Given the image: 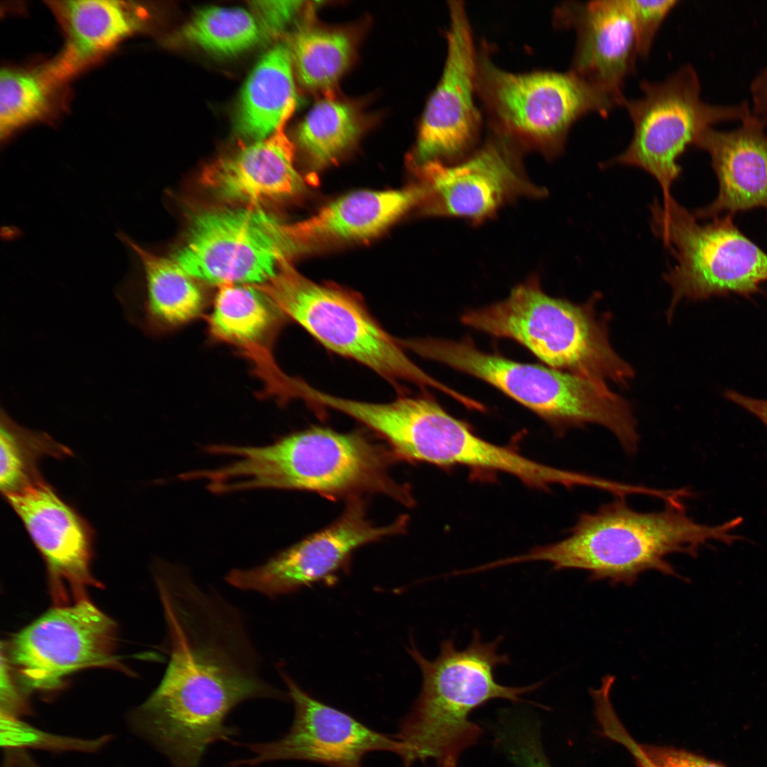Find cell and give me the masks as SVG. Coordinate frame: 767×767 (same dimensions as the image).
<instances>
[{
  "instance_id": "cell-31",
  "label": "cell",
  "mask_w": 767,
  "mask_h": 767,
  "mask_svg": "<svg viewBox=\"0 0 767 767\" xmlns=\"http://www.w3.org/2000/svg\"><path fill=\"white\" fill-rule=\"evenodd\" d=\"M1 746L6 751L26 749L50 751H80L94 753L110 740L109 735L84 739L60 736L38 729L19 717L1 712Z\"/></svg>"
},
{
  "instance_id": "cell-14",
  "label": "cell",
  "mask_w": 767,
  "mask_h": 767,
  "mask_svg": "<svg viewBox=\"0 0 767 767\" xmlns=\"http://www.w3.org/2000/svg\"><path fill=\"white\" fill-rule=\"evenodd\" d=\"M447 50L440 81L423 112L415 148L417 165L456 163L479 146L482 114L475 97L478 50L462 1H449Z\"/></svg>"
},
{
  "instance_id": "cell-17",
  "label": "cell",
  "mask_w": 767,
  "mask_h": 767,
  "mask_svg": "<svg viewBox=\"0 0 767 767\" xmlns=\"http://www.w3.org/2000/svg\"><path fill=\"white\" fill-rule=\"evenodd\" d=\"M5 497L44 560L55 600L87 598V589L99 584L91 572L93 535L86 521L43 479Z\"/></svg>"
},
{
  "instance_id": "cell-10",
  "label": "cell",
  "mask_w": 767,
  "mask_h": 767,
  "mask_svg": "<svg viewBox=\"0 0 767 767\" xmlns=\"http://www.w3.org/2000/svg\"><path fill=\"white\" fill-rule=\"evenodd\" d=\"M641 96L626 99L633 124L631 141L620 154L604 165H623L642 169L660 186L663 200L673 197L671 188L681 173L678 160L700 134L717 121L744 120L750 114L744 106L719 107L705 102L695 70L682 66L660 81L643 80Z\"/></svg>"
},
{
  "instance_id": "cell-16",
  "label": "cell",
  "mask_w": 767,
  "mask_h": 767,
  "mask_svg": "<svg viewBox=\"0 0 767 767\" xmlns=\"http://www.w3.org/2000/svg\"><path fill=\"white\" fill-rule=\"evenodd\" d=\"M294 705L289 731L270 742L245 744L251 758L229 767L253 766L281 760H300L327 767H364V756L376 751L398 754L403 759L405 745L396 737L377 732L337 708L304 691L283 669L278 668Z\"/></svg>"
},
{
  "instance_id": "cell-19",
  "label": "cell",
  "mask_w": 767,
  "mask_h": 767,
  "mask_svg": "<svg viewBox=\"0 0 767 767\" xmlns=\"http://www.w3.org/2000/svg\"><path fill=\"white\" fill-rule=\"evenodd\" d=\"M48 4L65 40L62 50L46 65L64 85L142 31L151 18L148 7L138 1L72 0Z\"/></svg>"
},
{
  "instance_id": "cell-3",
  "label": "cell",
  "mask_w": 767,
  "mask_h": 767,
  "mask_svg": "<svg viewBox=\"0 0 767 767\" xmlns=\"http://www.w3.org/2000/svg\"><path fill=\"white\" fill-rule=\"evenodd\" d=\"M665 504L661 511L641 512L617 498L581 513L564 539L507 557L506 563L544 561L555 570H582L592 580L630 585L648 570L678 577L666 559L670 555L695 556L710 541L731 545L742 538L731 533L741 517L709 526L694 521L683 504Z\"/></svg>"
},
{
  "instance_id": "cell-25",
  "label": "cell",
  "mask_w": 767,
  "mask_h": 767,
  "mask_svg": "<svg viewBox=\"0 0 767 767\" xmlns=\"http://www.w3.org/2000/svg\"><path fill=\"white\" fill-rule=\"evenodd\" d=\"M118 237L131 251L142 276L146 325L152 330L175 327L198 317L203 308L202 293L194 278L172 258L140 246L124 232Z\"/></svg>"
},
{
  "instance_id": "cell-37",
  "label": "cell",
  "mask_w": 767,
  "mask_h": 767,
  "mask_svg": "<svg viewBox=\"0 0 767 767\" xmlns=\"http://www.w3.org/2000/svg\"><path fill=\"white\" fill-rule=\"evenodd\" d=\"M724 396L755 415L767 427V400L754 398L734 390L726 391Z\"/></svg>"
},
{
  "instance_id": "cell-29",
  "label": "cell",
  "mask_w": 767,
  "mask_h": 767,
  "mask_svg": "<svg viewBox=\"0 0 767 767\" xmlns=\"http://www.w3.org/2000/svg\"><path fill=\"white\" fill-rule=\"evenodd\" d=\"M288 46L300 82L311 89H330L347 67L352 53L347 35L315 28L300 29Z\"/></svg>"
},
{
  "instance_id": "cell-9",
  "label": "cell",
  "mask_w": 767,
  "mask_h": 767,
  "mask_svg": "<svg viewBox=\"0 0 767 767\" xmlns=\"http://www.w3.org/2000/svg\"><path fill=\"white\" fill-rule=\"evenodd\" d=\"M255 285L286 317L329 350L367 366L391 383L406 381L450 392L413 362L399 341L349 295L311 281L290 263L266 283Z\"/></svg>"
},
{
  "instance_id": "cell-33",
  "label": "cell",
  "mask_w": 767,
  "mask_h": 767,
  "mask_svg": "<svg viewBox=\"0 0 767 767\" xmlns=\"http://www.w3.org/2000/svg\"><path fill=\"white\" fill-rule=\"evenodd\" d=\"M300 1H254L250 6L264 36L281 33L303 6Z\"/></svg>"
},
{
  "instance_id": "cell-23",
  "label": "cell",
  "mask_w": 767,
  "mask_h": 767,
  "mask_svg": "<svg viewBox=\"0 0 767 767\" xmlns=\"http://www.w3.org/2000/svg\"><path fill=\"white\" fill-rule=\"evenodd\" d=\"M425 195L423 185L398 190L353 192L313 216L292 223L293 234L303 249L320 241L369 238L423 202Z\"/></svg>"
},
{
  "instance_id": "cell-28",
  "label": "cell",
  "mask_w": 767,
  "mask_h": 767,
  "mask_svg": "<svg viewBox=\"0 0 767 767\" xmlns=\"http://www.w3.org/2000/svg\"><path fill=\"white\" fill-rule=\"evenodd\" d=\"M180 35L185 41L220 55L240 53L265 36L252 12L219 6L198 11L183 26Z\"/></svg>"
},
{
  "instance_id": "cell-11",
  "label": "cell",
  "mask_w": 767,
  "mask_h": 767,
  "mask_svg": "<svg viewBox=\"0 0 767 767\" xmlns=\"http://www.w3.org/2000/svg\"><path fill=\"white\" fill-rule=\"evenodd\" d=\"M302 250L292 223L254 205L197 213L172 259L192 278L212 284L260 285Z\"/></svg>"
},
{
  "instance_id": "cell-26",
  "label": "cell",
  "mask_w": 767,
  "mask_h": 767,
  "mask_svg": "<svg viewBox=\"0 0 767 767\" xmlns=\"http://www.w3.org/2000/svg\"><path fill=\"white\" fill-rule=\"evenodd\" d=\"M64 85L51 75L45 64L32 68H3L0 74L1 140L50 116L57 109Z\"/></svg>"
},
{
  "instance_id": "cell-38",
  "label": "cell",
  "mask_w": 767,
  "mask_h": 767,
  "mask_svg": "<svg viewBox=\"0 0 767 767\" xmlns=\"http://www.w3.org/2000/svg\"><path fill=\"white\" fill-rule=\"evenodd\" d=\"M753 93L757 111L767 117V68L756 79Z\"/></svg>"
},
{
  "instance_id": "cell-20",
  "label": "cell",
  "mask_w": 767,
  "mask_h": 767,
  "mask_svg": "<svg viewBox=\"0 0 767 767\" xmlns=\"http://www.w3.org/2000/svg\"><path fill=\"white\" fill-rule=\"evenodd\" d=\"M694 145L709 153L719 182L717 197L695 212L697 219L767 209V134L761 119L749 115L727 131L708 127Z\"/></svg>"
},
{
  "instance_id": "cell-36",
  "label": "cell",
  "mask_w": 767,
  "mask_h": 767,
  "mask_svg": "<svg viewBox=\"0 0 767 767\" xmlns=\"http://www.w3.org/2000/svg\"><path fill=\"white\" fill-rule=\"evenodd\" d=\"M9 662L1 654V712L19 717L29 714L31 709L12 679Z\"/></svg>"
},
{
  "instance_id": "cell-32",
  "label": "cell",
  "mask_w": 767,
  "mask_h": 767,
  "mask_svg": "<svg viewBox=\"0 0 767 767\" xmlns=\"http://www.w3.org/2000/svg\"><path fill=\"white\" fill-rule=\"evenodd\" d=\"M637 36L639 58H646L664 21L679 2L675 0H625Z\"/></svg>"
},
{
  "instance_id": "cell-30",
  "label": "cell",
  "mask_w": 767,
  "mask_h": 767,
  "mask_svg": "<svg viewBox=\"0 0 767 767\" xmlns=\"http://www.w3.org/2000/svg\"><path fill=\"white\" fill-rule=\"evenodd\" d=\"M361 123L349 104L332 99L318 102L298 130L303 150L317 167L335 161L359 138Z\"/></svg>"
},
{
  "instance_id": "cell-6",
  "label": "cell",
  "mask_w": 767,
  "mask_h": 767,
  "mask_svg": "<svg viewBox=\"0 0 767 767\" xmlns=\"http://www.w3.org/2000/svg\"><path fill=\"white\" fill-rule=\"evenodd\" d=\"M594 301L577 305L550 296L532 276L505 300L467 311L461 320L475 330L520 343L550 367L624 386L633 369L611 347Z\"/></svg>"
},
{
  "instance_id": "cell-13",
  "label": "cell",
  "mask_w": 767,
  "mask_h": 767,
  "mask_svg": "<svg viewBox=\"0 0 767 767\" xmlns=\"http://www.w3.org/2000/svg\"><path fill=\"white\" fill-rule=\"evenodd\" d=\"M524 152L510 138L490 130L482 144L456 163L418 165L426 189L423 201L433 214L477 224L518 199L544 197L546 189L526 172Z\"/></svg>"
},
{
  "instance_id": "cell-5",
  "label": "cell",
  "mask_w": 767,
  "mask_h": 767,
  "mask_svg": "<svg viewBox=\"0 0 767 767\" xmlns=\"http://www.w3.org/2000/svg\"><path fill=\"white\" fill-rule=\"evenodd\" d=\"M404 346L489 383L558 431L594 423L609 430L623 448L639 440L629 404L604 382L486 353L467 340L410 339Z\"/></svg>"
},
{
  "instance_id": "cell-2",
  "label": "cell",
  "mask_w": 767,
  "mask_h": 767,
  "mask_svg": "<svg viewBox=\"0 0 767 767\" xmlns=\"http://www.w3.org/2000/svg\"><path fill=\"white\" fill-rule=\"evenodd\" d=\"M205 450L234 458L220 467L198 472V479L214 494L288 489L354 499L375 493L404 504L412 502L408 488L389 474L392 455L358 433L312 427L267 445L217 444Z\"/></svg>"
},
{
  "instance_id": "cell-39",
  "label": "cell",
  "mask_w": 767,
  "mask_h": 767,
  "mask_svg": "<svg viewBox=\"0 0 767 767\" xmlns=\"http://www.w3.org/2000/svg\"><path fill=\"white\" fill-rule=\"evenodd\" d=\"M457 756L451 755L437 761L436 767H457Z\"/></svg>"
},
{
  "instance_id": "cell-1",
  "label": "cell",
  "mask_w": 767,
  "mask_h": 767,
  "mask_svg": "<svg viewBox=\"0 0 767 767\" xmlns=\"http://www.w3.org/2000/svg\"><path fill=\"white\" fill-rule=\"evenodd\" d=\"M154 577L166 626L168 662L156 689L132 713L138 733L172 762L200 763L231 741L230 712L254 699L285 700L268 682L244 614L182 565L159 561Z\"/></svg>"
},
{
  "instance_id": "cell-15",
  "label": "cell",
  "mask_w": 767,
  "mask_h": 767,
  "mask_svg": "<svg viewBox=\"0 0 767 767\" xmlns=\"http://www.w3.org/2000/svg\"><path fill=\"white\" fill-rule=\"evenodd\" d=\"M408 522L401 516L385 526L366 517L359 498L351 499L334 523L278 552L265 562L250 568L232 569L225 576L231 586L268 598L295 592L330 579L357 548L403 532Z\"/></svg>"
},
{
  "instance_id": "cell-8",
  "label": "cell",
  "mask_w": 767,
  "mask_h": 767,
  "mask_svg": "<svg viewBox=\"0 0 767 767\" xmlns=\"http://www.w3.org/2000/svg\"><path fill=\"white\" fill-rule=\"evenodd\" d=\"M653 233L675 264L664 275L672 289L669 312L683 299L736 293L749 298L767 281V254L734 224L731 214L705 224L671 197L651 206Z\"/></svg>"
},
{
  "instance_id": "cell-22",
  "label": "cell",
  "mask_w": 767,
  "mask_h": 767,
  "mask_svg": "<svg viewBox=\"0 0 767 767\" xmlns=\"http://www.w3.org/2000/svg\"><path fill=\"white\" fill-rule=\"evenodd\" d=\"M285 318L255 285L227 284L219 286L208 317V331L214 340L241 350L266 377L278 367L271 347Z\"/></svg>"
},
{
  "instance_id": "cell-7",
  "label": "cell",
  "mask_w": 767,
  "mask_h": 767,
  "mask_svg": "<svg viewBox=\"0 0 767 767\" xmlns=\"http://www.w3.org/2000/svg\"><path fill=\"white\" fill-rule=\"evenodd\" d=\"M485 43L477 53L476 90L489 129L524 151L552 160L562 153L574 124L589 114L606 117L616 99L571 72L515 73L497 66Z\"/></svg>"
},
{
  "instance_id": "cell-12",
  "label": "cell",
  "mask_w": 767,
  "mask_h": 767,
  "mask_svg": "<svg viewBox=\"0 0 767 767\" xmlns=\"http://www.w3.org/2000/svg\"><path fill=\"white\" fill-rule=\"evenodd\" d=\"M116 633L114 621L85 598L49 610L18 633L8 660L26 689L50 692L78 670L114 665Z\"/></svg>"
},
{
  "instance_id": "cell-27",
  "label": "cell",
  "mask_w": 767,
  "mask_h": 767,
  "mask_svg": "<svg viewBox=\"0 0 767 767\" xmlns=\"http://www.w3.org/2000/svg\"><path fill=\"white\" fill-rule=\"evenodd\" d=\"M72 452L43 432L25 428L1 410L0 488L6 496L43 479L38 462L44 457L63 459Z\"/></svg>"
},
{
  "instance_id": "cell-21",
  "label": "cell",
  "mask_w": 767,
  "mask_h": 767,
  "mask_svg": "<svg viewBox=\"0 0 767 767\" xmlns=\"http://www.w3.org/2000/svg\"><path fill=\"white\" fill-rule=\"evenodd\" d=\"M293 159V145L282 127L206 166L200 180L222 199L256 205L293 195L302 188Z\"/></svg>"
},
{
  "instance_id": "cell-18",
  "label": "cell",
  "mask_w": 767,
  "mask_h": 767,
  "mask_svg": "<svg viewBox=\"0 0 767 767\" xmlns=\"http://www.w3.org/2000/svg\"><path fill=\"white\" fill-rule=\"evenodd\" d=\"M553 21L575 33L570 70L623 107V87L639 57L626 1H563L555 8Z\"/></svg>"
},
{
  "instance_id": "cell-4",
  "label": "cell",
  "mask_w": 767,
  "mask_h": 767,
  "mask_svg": "<svg viewBox=\"0 0 767 767\" xmlns=\"http://www.w3.org/2000/svg\"><path fill=\"white\" fill-rule=\"evenodd\" d=\"M502 640L499 636L484 641L474 630L464 649L457 648L453 637L443 641L438 656L432 660L414 645L410 647L409 653L421 670L423 684L413 709L395 736L406 748L404 767L430 758L459 756L482 734L481 728L469 719L472 711L495 699L521 702L522 695L540 687V682L510 687L496 680V668L510 663L508 655L499 652Z\"/></svg>"
},
{
  "instance_id": "cell-24",
  "label": "cell",
  "mask_w": 767,
  "mask_h": 767,
  "mask_svg": "<svg viewBox=\"0 0 767 767\" xmlns=\"http://www.w3.org/2000/svg\"><path fill=\"white\" fill-rule=\"evenodd\" d=\"M293 68L290 48L283 43L258 62L239 101L235 128L240 136L257 141L284 127L297 102Z\"/></svg>"
},
{
  "instance_id": "cell-35",
  "label": "cell",
  "mask_w": 767,
  "mask_h": 767,
  "mask_svg": "<svg viewBox=\"0 0 767 767\" xmlns=\"http://www.w3.org/2000/svg\"><path fill=\"white\" fill-rule=\"evenodd\" d=\"M511 759L519 767H551L534 728L523 729L509 747Z\"/></svg>"
},
{
  "instance_id": "cell-34",
  "label": "cell",
  "mask_w": 767,
  "mask_h": 767,
  "mask_svg": "<svg viewBox=\"0 0 767 767\" xmlns=\"http://www.w3.org/2000/svg\"><path fill=\"white\" fill-rule=\"evenodd\" d=\"M656 767H724L702 756L672 746L641 744Z\"/></svg>"
}]
</instances>
